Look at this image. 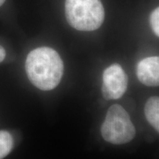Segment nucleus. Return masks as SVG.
<instances>
[{
    "label": "nucleus",
    "instance_id": "3",
    "mask_svg": "<svg viewBox=\"0 0 159 159\" xmlns=\"http://www.w3.org/2000/svg\"><path fill=\"white\" fill-rule=\"evenodd\" d=\"M101 134L106 142L124 144L135 137L136 129L128 113L121 105H111L101 127Z\"/></svg>",
    "mask_w": 159,
    "mask_h": 159
},
{
    "label": "nucleus",
    "instance_id": "5",
    "mask_svg": "<svg viewBox=\"0 0 159 159\" xmlns=\"http://www.w3.org/2000/svg\"><path fill=\"white\" fill-rule=\"evenodd\" d=\"M139 80L147 86H158L159 84V57H148L142 59L136 67Z\"/></svg>",
    "mask_w": 159,
    "mask_h": 159
},
{
    "label": "nucleus",
    "instance_id": "2",
    "mask_svg": "<svg viewBox=\"0 0 159 159\" xmlns=\"http://www.w3.org/2000/svg\"><path fill=\"white\" fill-rule=\"evenodd\" d=\"M65 15L73 28L94 31L102 25L105 11L100 0H66Z\"/></svg>",
    "mask_w": 159,
    "mask_h": 159
},
{
    "label": "nucleus",
    "instance_id": "9",
    "mask_svg": "<svg viewBox=\"0 0 159 159\" xmlns=\"http://www.w3.org/2000/svg\"><path fill=\"white\" fill-rule=\"evenodd\" d=\"M6 56V52L5 50V49L0 45V63L2 62L5 59V57Z\"/></svg>",
    "mask_w": 159,
    "mask_h": 159
},
{
    "label": "nucleus",
    "instance_id": "6",
    "mask_svg": "<svg viewBox=\"0 0 159 159\" xmlns=\"http://www.w3.org/2000/svg\"><path fill=\"white\" fill-rule=\"evenodd\" d=\"M144 114L147 120L157 132L159 130V98L151 97L148 99L144 106Z\"/></svg>",
    "mask_w": 159,
    "mask_h": 159
},
{
    "label": "nucleus",
    "instance_id": "1",
    "mask_svg": "<svg viewBox=\"0 0 159 159\" xmlns=\"http://www.w3.org/2000/svg\"><path fill=\"white\" fill-rule=\"evenodd\" d=\"M25 69L32 84L42 91H50L61 82L63 63L55 49L47 47H39L27 55Z\"/></svg>",
    "mask_w": 159,
    "mask_h": 159
},
{
    "label": "nucleus",
    "instance_id": "7",
    "mask_svg": "<svg viewBox=\"0 0 159 159\" xmlns=\"http://www.w3.org/2000/svg\"><path fill=\"white\" fill-rule=\"evenodd\" d=\"M14 141L12 135L6 130H0V159H3L13 148Z\"/></svg>",
    "mask_w": 159,
    "mask_h": 159
},
{
    "label": "nucleus",
    "instance_id": "10",
    "mask_svg": "<svg viewBox=\"0 0 159 159\" xmlns=\"http://www.w3.org/2000/svg\"><path fill=\"white\" fill-rule=\"evenodd\" d=\"M5 1L6 0H0V7H1V6L4 3H5Z\"/></svg>",
    "mask_w": 159,
    "mask_h": 159
},
{
    "label": "nucleus",
    "instance_id": "8",
    "mask_svg": "<svg viewBox=\"0 0 159 159\" xmlns=\"http://www.w3.org/2000/svg\"><path fill=\"white\" fill-rule=\"evenodd\" d=\"M150 25L157 36H159V7L155 9L150 17Z\"/></svg>",
    "mask_w": 159,
    "mask_h": 159
},
{
    "label": "nucleus",
    "instance_id": "4",
    "mask_svg": "<svg viewBox=\"0 0 159 159\" xmlns=\"http://www.w3.org/2000/svg\"><path fill=\"white\" fill-rule=\"evenodd\" d=\"M128 78L119 64L114 63L107 67L102 74V94L105 99L121 98L128 89Z\"/></svg>",
    "mask_w": 159,
    "mask_h": 159
}]
</instances>
